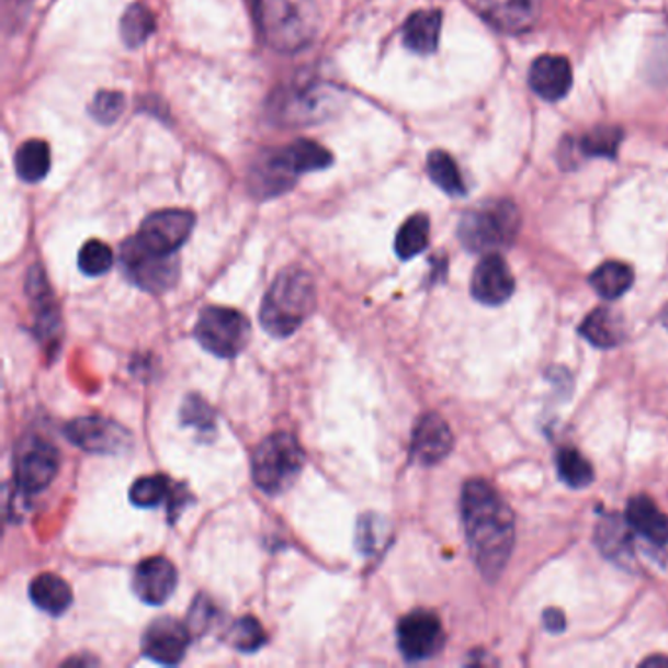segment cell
<instances>
[{"label":"cell","instance_id":"obj_19","mask_svg":"<svg viewBox=\"0 0 668 668\" xmlns=\"http://www.w3.org/2000/svg\"><path fill=\"white\" fill-rule=\"evenodd\" d=\"M30 303L36 316V331L39 338H54L59 331V310L56 301L52 296V288L47 284L46 275L42 267L30 269L29 281H26Z\"/></svg>","mask_w":668,"mask_h":668},{"label":"cell","instance_id":"obj_32","mask_svg":"<svg viewBox=\"0 0 668 668\" xmlns=\"http://www.w3.org/2000/svg\"><path fill=\"white\" fill-rule=\"evenodd\" d=\"M557 473L561 480L573 488H585L595 480V468L590 465V461L573 448L558 451Z\"/></svg>","mask_w":668,"mask_h":668},{"label":"cell","instance_id":"obj_35","mask_svg":"<svg viewBox=\"0 0 668 668\" xmlns=\"http://www.w3.org/2000/svg\"><path fill=\"white\" fill-rule=\"evenodd\" d=\"M388 541V525L378 516H363L358 523V547L365 555H378Z\"/></svg>","mask_w":668,"mask_h":668},{"label":"cell","instance_id":"obj_22","mask_svg":"<svg viewBox=\"0 0 668 668\" xmlns=\"http://www.w3.org/2000/svg\"><path fill=\"white\" fill-rule=\"evenodd\" d=\"M296 181V174L291 173L279 151H269L263 159H259L253 173H251V191L261 199H271L276 194L286 193Z\"/></svg>","mask_w":668,"mask_h":668},{"label":"cell","instance_id":"obj_6","mask_svg":"<svg viewBox=\"0 0 668 668\" xmlns=\"http://www.w3.org/2000/svg\"><path fill=\"white\" fill-rule=\"evenodd\" d=\"M194 338L212 355L234 359L248 348L251 324L241 312L234 308L208 306L196 320Z\"/></svg>","mask_w":668,"mask_h":668},{"label":"cell","instance_id":"obj_20","mask_svg":"<svg viewBox=\"0 0 668 668\" xmlns=\"http://www.w3.org/2000/svg\"><path fill=\"white\" fill-rule=\"evenodd\" d=\"M625 520L630 530L653 545H668V516L647 496H635L627 503Z\"/></svg>","mask_w":668,"mask_h":668},{"label":"cell","instance_id":"obj_34","mask_svg":"<svg viewBox=\"0 0 668 668\" xmlns=\"http://www.w3.org/2000/svg\"><path fill=\"white\" fill-rule=\"evenodd\" d=\"M228 643L239 653H256L267 643L263 625L253 615H244L229 627Z\"/></svg>","mask_w":668,"mask_h":668},{"label":"cell","instance_id":"obj_12","mask_svg":"<svg viewBox=\"0 0 668 668\" xmlns=\"http://www.w3.org/2000/svg\"><path fill=\"white\" fill-rule=\"evenodd\" d=\"M338 94L331 87L310 84V87H294L276 99L275 112L279 118L291 124L303 122H320L328 118L333 111V102Z\"/></svg>","mask_w":668,"mask_h":668},{"label":"cell","instance_id":"obj_10","mask_svg":"<svg viewBox=\"0 0 668 668\" xmlns=\"http://www.w3.org/2000/svg\"><path fill=\"white\" fill-rule=\"evenodd\" d=\"M193 228V212L161 211L147 216L136 238L157 256H174L191 238Z\"/></svg>","mask_w":668,"mask_h":668},{"label":"cell","instance_id":"obj_2","mask_svg":"<svg viewBox=\"0 0 668 668\" xmlns=\"http://www.w3.org/2000/svg\"><path fill=\"white\" fill-rule=\"evenodd\" d=\"M259 34L279 54H296L310 46L320 30L314 0H253Z\"/></svg>","mask_w":668,"mask_h":668},{"label":"cell","instance_id":"obj_24","mask_svg":"<svg viewBox=\"0 0 668 668\" xmlns=\"http://www.w3.org/2000/svg\"><path fill=\"white\" fill-rule=\"evenodd\" d=\"M179 488L181 486H174L167 475L141 476L129 488V500L138 508H157L159 503L169 500V512L173 516V512L179 510Z\"/></svg>","mask_w":668,"mask_h":668},{"label":"cell","instance_id":"obj_16","mask_svg":"<svg viewBox=\"0 0 668 668\" xmlns=\"http://www.w3.org/2000/svg\"><path fill=\"white\" fill-rule=\"evenodd\" d=\"M453 449V433L440 414L421 416L412 435V457L420 465H438Z\"/></svg>","mask_w":668,"mask_h":668},{"label":"cell","instance_id":"obj_30","mask_svg":"<svg viewBox=\"0 0 668 668\" xmlns=\"http://www.w3.org/2000/svg\"><path fill=\"white\" fill-rule=\"evenodd\" d=\"M156 32V19L151 10L144 4H132L120 22V34L126 46L139 47L146 44L149 36Z\"/></svg>","mask_w":668,"mask_h":668},{"label":"cell","instance_id":"obj_15","mask_svg":"<svg viewBox=\"0 0 668 668\" xmlns=\"http://www.w3.org/2000/svg\"><path fill=\"white\" fill-rule=\"evenodd\" d=\"M516 283H513L512 271L506 265L502 256L488 253L480 259V263L475 267L471 291L478 303L486 306H498L503 304L513 294Z\"/></svg>","mask_w":668,"mask_h":668},{"label":"cell","instance_id":"obj_18","mask_svg":"<svg viewBox=\"0 0 668 668\" xmlns=\"http://www.w3.org/2000/svg\"><path fill=\"white\" fill-rule=\"evenodd\" d=\"M480 12L495 29L518 34L537 20V0H480Z\"/></svg>","mask_w":668,"mask_h":668},{"label":"cell","instance_id":"obj_5","mask_svg":"<svg viewBox=\"0 0 668 668\" xmlns=\"http://www.w3.org/2000/svg\"><path fill=\"white\" fill-rule=\"evenodd\" d=\"M520 229V214L512 202L496 201L467 212L458 224V239L468 251L485 253L512 244Z\"/></svg>","mask_w":668,"mask_h":668},{"label":"cell","instance_id":"obj_29","mask_svg":"<svg viewBox=\"0 0 668 668\" xmlns=\"http://www.w3.org/2000/svg\"><path fill=\"white\" fill-rule=\"evenodd\" d=\"M430 244V218L426 214H414L404 222L403 228L396 234L394 248L404 261L420 256Z\"/></svg>","mask_w":668,"mask_h":668},{"label":"cell","instance_id":"obj_8","mask_svg":"<svg viewBox=\"0 0 668 668\" xmlns=\"http://www.w3.org/2000/svg\"><path fill=\"white\" fill-rule=\"evenodd\" d=\"M120 263L124 275L147 293H166L179 279V263L174 256H157L144 248L136 236L122 244Z\"/></svg>","mask_w":668,"mask_h":668},{"label":"cell","instance_id":"obj_38","mask_svg":"<svg viewBox=\"0 0 668 668\" xmlns=\"http://www.w3.org/2000/svg\"><path fill=\"white\" fill-rule=\"evenodd\" d=\"M124 106H126V99H124L122 92H97L91 104L92 118L101 122L104 126H109V124H114L122 116Z\"/></svg>","mask_w":668,"mask_h":668},{"label":"cell","instance_id":"obj_13","mask_svg":"<svg viewBox=\"0 0 668 668\" xmlns=\"http://www.w3.org/2000/svg\"><path fill=\"white\" fill-rule=\"evenodd\" d=\"M191 643L189 623L177 622L173 618H159L147 627L141 637V653L147 659L159 665L173 667L184 659Z\"/></svg>","mask_w":668,"mask_h":668},{"label":"cell","instance_id":"obj_28","mask_svg":"<svg viewBox=\"0 0 668 668\" xmlns=\"http://www.w3.org/2000/svg\"><path fill=\"white\" fill-rule=\"evenodd\" d=\"M632 267L620 261H608L590 275V286L605 301L620 298L632 288Z\"/></svg>","mask_w":668,"mask_h":668},{"label":"cell","instance_id":"obj_4","mask_svg":"<svg viewBox=\"0 0 668 668\" xmlns=\"http://www.w3.org/2000/svg\"><path fill=\"white\" fill-rule=\"evenodd\" d=\"M303 468L304 449L286 431L265 438L257 445L251 457V475L257 488L269 496L284 495L288 488H293Z\"/></svg>","mask_w":668,"mask_h":668},{"label":"cell","instance_id":"obj_31","mask_svg":"<svg viewBox=\"0 0 668 668\" xmlns=\"http://www.w3.org/2000/svg\"><path fill=\"white\" fill-rule=\"evenodd\" d=\"M428 173H430L431 181L438 184L443 193L451 194V196H463L467 193L457 163L445 151H431L428 156Z\"/></svg>","mask_w":668,"mask_h":668},{"label":"cell","instance_id":"obj_41","mask_svg":"<svg viewBox=\"0 0 668 668\" xmlns=\"http://www.w3.org/2000/svg\"><path fill=\"white\" fill-rule=\"evenodd\" d=\"M543 622H545V627L551 633H558L565 630V615L558 612V610H547V612L543 613Z\"/></svg>","mask_w":668,"mask_h":668},{"label":"cell","instance_id":"obj_21","mask_svg":"<svg viewBox=\"0 0 668 668\" xmlns=\"http://www.w3.org/2000/svg\"><path fill=\"white\" fill-rule=\"evenodd\" d=\"M440 10H418L404 24V46L418 56H430L440 44Z\"/></svg>","mask_w":668,"mask_h":668},{"label":"cell","instance_id":"obj_11","mask_svg":"<svg viewBox=\"0 0 668 668\" xmlns=\"http://www.w3.org/2000/svg\"><path fill=\"white\" fill-rule=\"evenodd\" d=\"M398 649L406 660H426L435 657L445 645V632L440 618L426 610L404 615L398 623Z\"/></svg>","mask_w":668,"mask_h":668},{"label":"cell","instance_id":"obj_27","mask_svg":"<svg viewBox=\"0 0 668 668\" xmlns=\"http://www.w3.org/2000/svg\"><path fill=\"white\" fill-rule=\"evenodd\" d=\"M52 167V154L44 139H29L19 147L14 157V169L22 181L37 183L42 181Z\"/></svg>","mask_w":668,"mask_h":668},{"label":"cell","instance_id":"obj_7","mask_svg":"<svg viewBox=\"0 0 668 668\" xmlns=\"http://www.w3.org/2000/svg\"><path fill=\"white\" fill-rule=\"evenodd\" d=\"M61 457L52 441L42 435H26L14 453V483L20 492L37 495L56 480Z\"/></svg>","mask_w":668,"mask_h":668},{"label":"cell","instance_id":"obj_17","mask_svg":"<svg viewBox=\"0 0 668 668\" xmlns=\"http://www.w3.org/2000/svg\"><path fill=\"white\" fill-rule=\"evenodd\" d=\"M531 89L543 101H561L573 87V69L567 57L541 56L530 69Z\"/></svg>","mask_w":668,"mask_h":668},{"label":"cell","instance_id":"obj_39","mask_svg":"<svg viewBox=\"0 0 668 668\" xmlns=\"http://www.w3.org/2000/svg\"><path fill=\"white\" fill-rule=\"evenodd\" d=\"M184 426H193L201 433H214L216 430V420L214 412L206 400H202L201 396H189L183 404L181 410Z\"/></svg>","mask_w":668,"mask_h":668},{"label":"cell","instance_id":"obj_37","mask_svg":"<svg viewBox=\"0 0 668 668\" xmlns=\"http://www.w3.org/2000/svg\"><path fill=\"white\" fill-rule=\"evenodd\" d=\"M630 537L627 530L623 528L622 522L618 518L604 520L598 528V545L604 551L608 557L625 558L630 557Z\"/></svg>","mask_w":668,"mask_h":668},{"label":"cell","instance_id":"obj_42","mask_svg":"<svg viewBox=\"0 0 668 668\" xmlns=\"http://www.w3.org/2000/svg\"><path fill=\"white\" fill-rule=\"evenodd\" d=\"M643 665H647V667H655V665H668L667 659H649L645 660Z\"/></svg>","mask_w":668,"mask_h":668},{"label":"cell","instance_id":"obj_40","mask_svg":"<svg viewBox=\"0 0 668 668\" xmlns=\"http://www.w3.org/2000/svg\"><path fill=\"white\" fill-rule=\"evenodd\" d=\"M214 604L206 596H199L193 604L191 615H189V627L196 633H204L211 627L212 615H214Z\"/></svg>","mask_w":668,"mask_h":668},{"label":"cell","instance_id":"obj_25","mask_svg":"<svg viewBox=\"0 0 668 668\" xmlns=\"http://www.w3.org/2000/svg\"><path fill=\"white\" fill-rule=\"evenodd\" d=\"M276 151L283 159L286 169L296 177L312 173V171H321L331 166L330 151L310 139H298V141H294L293 146L276 149Z\"/></svg>","mask_w":668,"mask_h":668},{"label":"cell","instance_id":"obj_33","mask_svg":"<svg viewBox=\"0 0 668 668\" xmlns=\"http://www.w3.org/2000/svg\"><path fill=\"white\" fill-rule=\"evenodd\" d=\"M623 132L618 126H596L578 141L580 151L588 157L618 156V147L622 144Z\"/></svg>","mask_w":668,"mask_h":668},{"label":"cell","instance_id":"obj_26","mask_svg":"<svg viewBox=\"0 0 668 668\" xmlns=\"http://www.w3.org/2000/svg\"><path fill=\"white\" fill-rule=\"evenodd\" d=\"M580 333L596 348H615L622 341V318L610 308H598L582 321Z\"/></svg>","mask_w":668,"mask_h":668},{"label":"cell","instance_id":"obj_3","mask_svg":"<svg viewBox=\"0 0 668 668\" xmlns=\"http://www.w3.org/2000/svg\"><path fill=\"white\" fill-rule=\"evenodd\" d=\"M316 308V283L308 271L301 267H288L279 273L269 286L259 320L267 333L273 338L284 339L310 318Z\"/></svg>","mask_w":668,"mask_h":668},{"label":"cell","instance_id":"obj_1","mask_svg":"<svg viewBox=\"0 0 668 668\" xmlns=\"http://www.w3.org/2000/svg\"><path fill=\"white\" fill-rule=\"evenodd\" d=\"M463 523L471 555L488 580H496L508 565L513 547V513L485 480H468L461 498Z\"/></svg>","mask_w":668,"mask_h":668},{"label":"cell","instance_id":"obj_36","mask_svg":"<svg viewBox=\"0 0 668 668\" xmlns=\"http://www.w3.org/2000/svg\"><path fill=\"white\" fill-rule=\"evenodd\" d=\"M112 263H114V253L101 239L87 241L79 251V269L83 271L84 275H104L111 271Z\"/></svg>","mask_w":668,"mask_h":668},{"label":"cell","instance_id":"obj_23","mask_svg":"<svg viewBox=\"0 0 668 668\" xmlns=\"http://www.w3.org/2000/svg\"><path fill=\"white\" fill-rule=\"evenodd\" d=\"M30 600L42 612L61 615L73 602V592L64 578L52 575V573H44L30 582Z\"/></svg>","mask_w":668,"mask_h":668},{"label":"cell","instance_id":"obj_9","mask_svg":"<svg viewBox=\"0 0 668 668\" xmlns=\"http://www.w3.org/2000/svg\"><path fill=\"white\" fill-rule=\"evenodd\" d=\"M65 438L87 453L97 455H120L132 448V435L118 421L84 416L65 426Z\"/></svg>","mask_w":668,"mask_h":668},{"label":"cell","instance_id":"obj_14","mask_svg":"<svg viewBox=\"0 0 668 668\" xmlns=\"http://www.w3.org/2000/svg\"><path fill=\"white\" fill-rule=\"evenodd\" d=\"M177 580V568L169 558L149 557L134 570L132 588L144 604L161 605L173 596Z\"/></svg>","mask_w":668,"mask_h":668}]
</instances>
